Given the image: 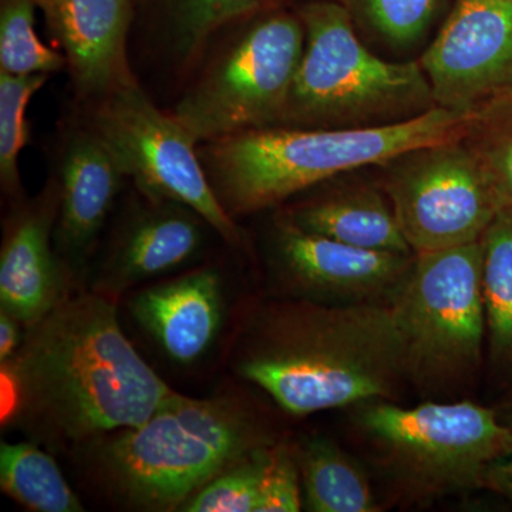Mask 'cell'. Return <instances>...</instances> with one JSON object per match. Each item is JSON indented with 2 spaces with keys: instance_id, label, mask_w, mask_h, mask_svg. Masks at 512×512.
Here are the masks:
<instances>
[{
  "instance_id": "6da1fadb",
  "label": "cell",
  "mask_w": 512,
  "mask_h": 512,
  "mask_svg": "<svg viewBox=\"0 0 512 512\" xmlns=\"http://www.w3.org/2000/svg\"><path fill=\"white\" fill-rule=\"evenodd\" d=\"M3 419L36 441L83 447L150 419L174 390L121 329L116 301L67 295L2 365Z\"/></svg>"
},
{
  "instance_id": "7a4b0ae2",
  "label": "cell",
  "mask_w": 512,
  "mask_h": 512,
  "mask_svg": "<svg viewBox=\"0 0 512 512\" xmlns=\"http://www.w3.org/2000/svg\"><path fill=\"white\" fill-rule=\"evenodd\" d=\"M234 369L293 416L393 402L407 383L389 305L266 303L239 336Z\"/></svg>"
},
{
  "instance_id": "3957f363",
  "label": "cell",
  "mask_w": 512,
  "mask_h": 512,
  "mask_svg": "<svg viewBox=\"0 0 512 512\" xmlns=\"http://www.w3.org/2000/svg\"><path fill=\"white\" fill-rule=\"evenodd\" d=\"M480 117L436 107L416 119L359 128H256L200 144L208 181L232 218L279 207L339 175L413 148L463 138Z\"/></svg>"
},
{
  "instance_id": "277c9868",
  "label": "cell",
  "mask_w": 512,
  "mask_h": 512,
  "mask_svg": "<svg viewBox=\"0 0 512 512\" xmlns=\"http://www.w3.org/2000/svg\"><path fill=\"white\" fill-rule=\"evenodd\" d=\"M276 443L235 397L171 393L156 413L80 447L101 484L141 511H180L212 478L256 448Z\"/></svg>"
},
{
  "instance_id": "5b68a950",
  "label": "cell",
  "mask_w": 512,
  "mask_h": 512,
  "mask_svg": "<svg viewBox=\"0 0 512 512\" xmlns=\"http://www.w3.org/2000/svg\"><path fill=\"white\" fill-rule=\"evenodd\" d=\"M299 18L305 46L281 126H387L436 109L419 60L390 62L376 55L339 3L316 0L303 6Z\"/></svg>"
},
{
  "instance_id": "8992f818",
  "label": "cell",
  "mask_w": 512,
  "mask_h": 512,
  "mask_svg": "<svg viewBox=\"0 0 512 512\" xmlns=\"http://www.w3.org/2000/svg\"><path fill=\"white\" fill-rule=\"evenodd\" d=\"M356 426L377 466L414 501L485 484L512 451V427L470 400H429L402 407L392 400L357 404Z\"/></svg>"
},
{
  "instance_id": "52a82bcc",
  "label": "cell",
  "mask_w": 512,
  "mask_h": 512,
  "mask_svg": "<svg viewBox=\"0 0 512 512\" xmlns=\"http://www.w3.org/2000/svg\"><path fill=\"white\" fill-rule=\"evenodd\" d=\"M481 239L416 254L389 303L407 383L430 400H457L483 362L487 322Z\"/></svg>"
},
{
  "instance_id": "ba28073f",
  "label": "cell",
  "mask_w": 512,
  "mask_h": 512,
  "mask_svg": "<svg viewBox=\"0 0 512 512\" xmlns=\"http://www.w3.org/2000/svg\"><path fill=\"white\" fill-rule=\"evenodd\" d=\"M303 46L305 29L299 15L275 13L259 20L208 64L171 116L198 146L281 126Z\"/></svg>"
},
{
  "instance_id": "9c48e42d",
  "label": "cell",
  "mask_w": 512,
  "mask_h": 512,
  "mask_svg": "<svg viewBox=\"0 0 512 512\" xmlns=\"http://www.w3.org/2000/svg\"><path fill=\"white\" fill-rule=\"evenodd\" d=\"M86 123L109 147L138 192L197 212L222 239L241 244V232L212 190L198 143L170 114L154 106L136 77L89 104Z\"/></svg>"
},
{
  "instance_id": "30bf717a",
  "label": "cell",
  "mask_w": 512,
  "mask_h": 512,
  "mask_svg": "<svg viewBox=\"0 0 512 512\" xmlns=\"http://www.w3.org/2000/svg\"><path fill=\"white\" fill-rule=\"evenodd\" d=\"M463 138L413 148L379 165V183L414 254L478 242L503 210Z\"/></svg>"
},
{
  "instance_id": "8fae6325",
  "label": "cell",
  "mask_w": 512,
  "mask_h": 512,
  "mask_svg": "<svg viewBox=\"0 0 512 512\" xmlns=\"http://www.w3.org/2000/svg\"><path fill=\"white\" fill-rule=\"evenodd\" d=\"M436 106L471 117L512 107V0H454L419 60Z\"/></svg>"
},
{
  "instance_id": "7c38bea8",
  "label": "cell",
  "mask_w": 512,
  "mask_h": 512,
  "mask_svg": "<svg viewBox=\"0 0 512 512\" xmlns=\"http://www.w3.org/2000/svg\"><path fill=\"white\" fill-rule=\"evenodd\" d=\"M269 275L282 298L332 306L389 305L416 254L352 247L276 215L268 237Z\"/></svg>"
},
{
  "instance_id": "4fadbf2b",
  "label": "cell",
  "mask_w": 512,
  "mask_h": 512,
  "mask_svg": "<svg viewBox=\"0 0 512 512\" xmlns=\"http://www.w3.org/2000/svg\"><path fill=\"white\" fill-rule=\"evenodd\" d=\"M207 228L191 208L141 195L107 242L92 291L117 301L128 289L190 264L204 248Z\"/></svg>"
},
{
  "instance_id": "5bb4252c",
  "label": "cell",
  "mask_w": 512,
  "mask_h": 512,
  "mask_svg": "<svg viewBox=\"0 0 512 512\" xmlns=\"http://www.w3.org/2000/svg\"><path fill=\"white\" fill-rule=\"evenodd\" d=\"M60 188L56 174L42 192L16 201L0 251V309L33 325L72 293L73 281L57 256L55 227Z\"/></svg>"
},
{
  "instance_id": "9a60e30c",
  "label": "cell",
  "mask_w": 512,
  "mask_h": 512,
  "mask_svg": "<svg viewBox=\"0 0 512 512\" xmlns=\"http://www.w3.org/2000/svg\"><path fill=\"white\" fill-rule=\"evenodd\" d=\"M55 174L60 205L53 241L64 268L79 282L127 175L87 123L67 134Z\"/></svg>"
},
{
  "instance_id": "2e32d148",
  "label": "cell",
  "mask_w": 512,
  "mask_h": 512,
  "mask_svg": "<svg viewBox=\"0 0 512 512\" xmlns=\"http://www.w3.org/2000/svg\"><path fill=\"white\" fill-rule=\"evenodd\" d=\"M67 60L74 92L89 106L133 79L127 39L131 0H32Z\"/></svg>"
},
{
  "instance_id": "e0dca14e",
  "label": "cell",
  "mask_w": 512,
  "mask_h": 512,
  "mask_svg": "<svg viewBox=\"0 0 512 512\" xmlns=\"http://www.w3.org/2000/svg\"><path fill=\"white\" fill-rule=\"evenodd\" d=\"M130 313L178 365H191L210 350L224 315L218 269H195L138 292Z\"/></svg>"
},
{
  "instance_id": "ac0fdd59",
  "label": "cell",
  "mask_w": 512,
  "mask_h": 512,
  "mask_svg": "<svg viewBox=\"0 0 512 512\" xmlns=\"http://www.w3.org/2000/svg\"><path fill=\"white\" fill-rule=\"evenodd\" d=\"M299 228L352 247L414 254L382 185L340 184L282 211Z\"/></svg>"
},
{
  "instance_id": "d6986e66",
  "label": "cell",
  "mask_w": 512,
  "mask_h": 512,
  "mask_svg": "<svg viewBox=\"0 0 512 512\" xmlns=\"http://www.w3.org/2000/svg\"><path fill=\"white\" fill-rule=\"evenodd\" d=\"M303 507L313 512H376L382 505L365 471L332 440L312 437L295 450Z\"/></svg>"
},
{
  "instance_id": "ffe728a7",
  "label": "cell",
  "mask_w": 512,
  "mask_h": 512,
  "mask_svg": "<svg viewBox=\"0 0 512 512\" xmlns=\"http://www.w3.org/2000/svg\"><path fill=\"white\" fill-rule=\"evenodd\" d=\"M0 487L30 511H84L55 458L30 441L0 444Z\"/></svg>"
},
{
  "instance_id": "44dd1931",
  "label": "cell",
  "mask_w": 512,
  "mask_h": 512,
  "mask_svg": "<svg viewBox=\"0 0 512 512\" xmlns=\"http://www.w3.org/2000/svg\"><path fill=\"white\" fill-rule=\"evenodd\" d=\"M481 288L487 342L498 365L512 367V208H503L481 238Z\"/></svg>"
},
{
  "instance_id": "7402d4cb",
  "label": "cell",
  "mask_w": 512,
  "mask_h": 512,
  "mask_svg": "<svg viewBox=\"0 0 512 512\" xmlns=\"http://www.w3.org/2000/svg\"><path fill=\"white\" fill-rule=\"evenodd\" d=\"M348 10L356 29L394 53H407L426 40L450 0H333Z\"/></svg>"
},
{
  "instance_id": "603a6c76",
  "label": "cell",
  "mask_w": 512,
  "mask_h": 512,
  "mask_svg": "<svg viewBox=\"0 0 512 512\" xmlns=\"http://www.w3.org/2000/svg\"><path fill=\"white\" fill-rule=\"evenodd\" d=\"M269 0H157L165 43L178 63L190 64L212 36Z\"/></svg>"
},
{
  "instance_id": "cb8c5ba5",
  "label": "cell",
  "mask_w": 512,
  "mask_h": 512,
  "mask_svg": "<svg viewBox=\"0 0 512 512\" xmlns=\"http://www.w3.org/2000/svg\"><path fill=\"white\" fill-rule=\"evenodd\" d=\"M35 12L32 0H2L0 73L33 76L67 69L66 56L46 46L37 36Z\"/></svg>"
},
{
  "instance_id": "d4e9b609",
  "label": "cell",
  "mask_w": 512,
  "mask_h": 512,
  "mask_svg": "<svg viewBox=\"0 0 512 512\" xmlns=\"http://www.w3.org/2000/svg\"><path fill=\"white\" fill-rule=\"evenodd\" d=\"M276 444L256 448L239 458L192 495L180 511L259 512Z\"/></svg>"
},
{
  "instance_id": "484cf974",
  "label": "cell",
  "mask_w": 512,
  "mask_h": 512,
  "mask_svg": "<svg viewBox=\"0 0 512 512\" xmlns=\"http://www.w3.org/2000/svg\"><path fill=\"white\" fill-rule=\"evenodd\" d=\"M49 77L50 74L12 76L0 73V184L5 194L15 201L23 198L19 157L30 141L26 110Z\"/></svg>"
},
{
  "instance_id": "4316f807",
  "label": "cell",
  "mask_w": 512,
  "mask_h": 512,
  "mask_svg": "<svg viewBox=\"0 0 512 512\" xmlns=\"http://www.w3.org/2000/svg\"><path fill=\"white\" fill-rule=\"evenodd\" d=\"M463 140L483 167L501 208H512V107L481 116Z\"/></svg>"
},
{
  "instance_id": "83f0119b",
  "label": "cell",
  "mask_w": 512,
  "mask_h": 512,
  "mask_svg": "<svg viewBox=\"0 0 512 512\" xmlns=\"http://www.w3.org/2000/svg\"><path fill=\"white\" fill-rule=\"evenodd\" d=\"M302 507V481L295 450L278 443L266 473L259 512H298Z\"/></svg>"
},
{
  "instance_id": "f1b7e54d",
  "label": "cell",
  "mask_w": 512,
  "mask_h": 512,
  "mask_svg": "<svg viewBox=\"0 0 512 512\" xmlns=\"http://www.w3.org/2000/svg\"><path fill=\"white\" fill-rule=\"evenodd\" d=\"M25 325L12 313L0 309V365L16 355L23 342Z\"/></svg>"
},
{
  "instance_id": "f546056e",
  "label": "cell",
  "mask_w": 512,
  "mask_h": 512,
  "mask_svg": "<svg viewBox=\"0 0 512 512\" xmlns=\"http://www.w3.org/2000/svg\"><path fill=\"white\" fill-rule=\"evenodd\" d=\"M485 485L512 501V451L490 468Z\"/></svg>"
}]
</instances>
